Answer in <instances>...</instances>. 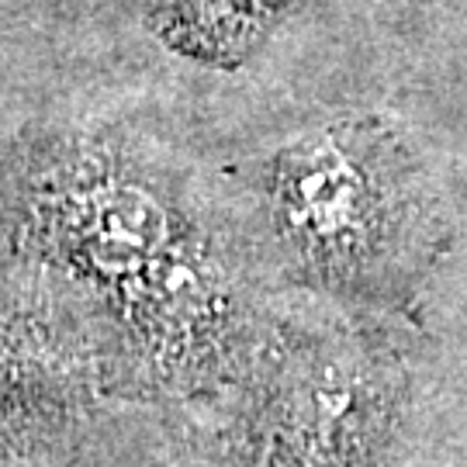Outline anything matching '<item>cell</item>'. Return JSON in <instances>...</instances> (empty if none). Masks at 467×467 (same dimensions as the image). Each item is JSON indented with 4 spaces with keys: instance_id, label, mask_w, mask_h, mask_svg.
<instances>
[{
    "instance_id": "obj_1",
    "label": "cell",
    "mask_w": 467,
    "mask_h": 467,
    "mask_svg": "<svg viewBox=\"0 0 467 467\" xmlns=\"http://www.w3.org/2000/svg\"><path fill=\"white\" fill-rule=\"evenodd\" d=\"M21 204L42 250L115 284L156 378L194 384L225 368L246 312L156 170L100 139L59 142L38 152Z\"/></svg>"
},
{
    "instance_id": "obj_2",
    "label": "cell",
    "mask_w": 467,
    "mask_h": 467,
    "mask_svg": "<svg viewBox=\"0 0 467 467\" xmlns=\"http://www.w3.org/2000/svg\"><path fill=\"white\" fill-rule=\"evenodd\" d=\"M260 212L291 281L378 318H412L451 243L430 177L381 118H336L264 163Z\"/></svg>"
},
{
    "instance_id": "obj_3",
    "label": "cell",
    "mask_w": 467,
    "mask_h": 467,
    "mask_svg": "<svg viewBox=\"0 0 467 467\" xmlns=\"http://www.w3.org/2000/svg\"><path fill=\"white\" fill-rule=\"evenodd\" d=\"M405 405L409 368L381 326L287 339L253 399L250 467H381Z\"/></svg>"
},
{
    "instance_id": "obj_4",
    "label": "cell",
    "mask_w": 467,
    "mask_h": 467,
    "mask_svg": "<svg viewBox=\"0 0 467 467\" xmlns=\"http://www.w3.org/2000/svg\"><path fill=\"white\" fill-rule=\"evenodd\" d=\"M298 0H142L150 28L173 52L235 69L267 42Z\"/></svg>"
}]
</instances>
